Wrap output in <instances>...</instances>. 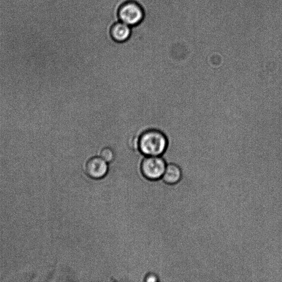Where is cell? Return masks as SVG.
Segmentation results:
<instances>
[{
    "mask_svg": "<svg viewBox=\"0 0 282 282\" xmlns=\"http://www.w3.org/2000/svg\"><path fill=\"white\" fill-rule=\"evenodd\" d=\"M167 146V137L156 130H150L143 133L139 141L141 152L147 156H160L166 151Z\"/></svg>",
    "mask_w": 282,
    "mask_h": 282,
    "instance_id": "cell-1",
    "label": "cell"
},
{
    "mask_svg": "<svg viewBox=\"0 0 282 282\" xmlns=\"http://www.w3.org/2000/svg\"><path fill=\"white\" fill-rule=\"evenodd\" d=\"M120 21L130 26L140 24L144 18L142 7L134 1H128L122 4L118 11Z\"/></svg>",
    "mask_w": 282,
    "mask_h": 282,
    "instance_id": "cell-2",
    "label": "cell"
},
{
    "mask_svg": "<svg viewBox=\"0 0 282 282\" xmlns=\"http://www.w3.org/2000/svg\"><path fill=\"white\" fill-rule=\"evenodd\" d=\"M166 162L160 156H147L141 164V171L148 180L155 181L162 177L166 170Z\"/></svg>",
    "mask_w": 282,
    "mask_h": 282,
    "instance_id": "cell-3",
    "label": "cell"
},
{
    "mask_svg": "<svg viewBox=\"0 0 282 282\" xmlns=\"http://www.w3.org/2000/svg\"><path fill=\"white\" fill-rule=\"evenodd\" d=\"M86 173L92 178L98 180L106 175L108 164L100 157H95L89 160L86 166Z\"/></svg>",
    "mask_w": 282,
    "mask_h": 282,
    "instance_id": "cell-4",
    "label": "cell"
},
{
    "mask_svg": "<svg viewBox=\"0 0 282 282\" xmlns=\"http://www.w3.org/2000/svg\"><path fill=\"white\" fill-rule=\"evenodd\" d=\"M110 34L115 42H125L132 34V27L120 21L116 22L112 26Z\"/></svg>",
    "mask_w": 282,
    "mask_h": 282,
    "instance_id": "cell-5",
    "label": "cell"
},
{
    "mask_svg": "<svg viewBox=\"0 0 282 282\" xmlns=\"http://www.w3.org/2000/svg\"><path fill=\"white\" fill-rule=\"evenodd\" d=\"M183 173L181 167L173 163L167 165L162 176L165 183L169 185H175L180 182Z\"/></svg>",
    "mask_w": 282,
    "mask_h": 282,
    "instance_id": "cell-6",
    "label": "cell"
},
{
    "mask_svg": "<svg viewBox=\"0 0 282 282\" xmlns=\"http://www.w3.org/2000/svg\"><path fill=\"white\" fill-rule=\"evenodd\" d=\"M100 157L108 163H111L115 159V153L112 148L106 147L100 151Z\"/></svg>",
    "mask_w": 282,
    "mask_h": 282,
    "instance_id": "cell-7",
    "label": "cell"
},
{
    "mask_svg": "<svg viewBox=\"0 0 282 282\" xmlns=\"http://www.w3.org/2000/svg\"><path fill=\"white\" fill-rule=\"evenodd\" d=\"M145 281L148 282H155L158 281V278L156 275L154 274H149L147 275L145 278Z\"/></svg>",
    "mask_w": 282,
    "mask_h": 282,
    "instance_id": "cell-8",
    "label": "cell"
}]
</instances>
